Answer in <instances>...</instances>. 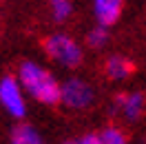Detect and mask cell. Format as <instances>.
I'll list each match as a JSON object with an SVG mask.
<instances>
[{"mask_svg": "<svg viewBox=\"0 0 146 144\" xmlns=\"http://www.w3.org/2000/svg\"><path fill=\"white\" fill-rule=\"evenodd\" d=\"M100 135H102V144H128L126 133L119 126H106Z\"/></svg>", "mask_w": 146, "mask_h": 144, "instance_id": "11", "label": "cell"}, {"mask_svg": "<svg viewBox=\"0 0 146 144\" xmlns=\"http://www.w3.org/2000/svg\"><path fill=\"white\" fill-rule=\"evenodd\" d=\"M49 11L55 22H66L73 16V2L71 0H49Z\"/></svg>", "mask_w": 146, "mask_h": 144, "instance_id": "9", "label": "cell"}, {"mask_svg": "<svg viewBox=\"0 0 146 144\" xmlns=\"http://www.w3.org/2000/svg\"><path fill=\"white\" fill-rule=\"evenodd\" d=\"M71 144H102V135L100 133H84L80 137H75Z\"/></svg>", "mask_w": 146, "mask_h": 144, "instance_id": "12", "label": "cell"}, {"mask_svg": "<svg viewBox=\"0 0 146 144\" xmlns=\"http://www.w3.org/2000/svg\"><path fill=\"white\" fill-rule=\"evenodd\" d=\"M124 9V0H91V11L95 22L113 27L122 16Z\"/></svg>", "mask_w": 146, "mask_h": 144, "instance_id": "6", "label": "cell"}, {"mask_svg": "<svg viewBox=\"0 0 146 144\" xmlns=\"http://www.w3.org/2000/svg\"><path fill=\"white\" fill-rule=\"evenodd\" d=\"M146 107V100L139 91H126V93H119L115 98V111L124 117L126 122H135L142 117Z\"/></svg>", "mask_w": 146, "mask_h": 144, "instance_id": "5", "label": "cell"}, {"mask_svg": "<svg viewBox=\"0 0 146 144\" xmlns=\"http://www.w3.org/2000/svg\"><path fill=\"white\" fill-rule=\"evenodd\" d=\"M106 42H109V27L95 22V27L86 33V47H91V49H102V47H106Z\"/></svg>", "mask_w": 146, "mask_h": 144, "instance_id": "10", "label": "cell"}, {"mask_svg": "<svg viewBox=\"0 0 146 144\" xmlns=\"http://www.w3.org/2000/svg\"><path fill=\"white\" fill-rule=\"evenodd\" d=\"M131 71H133V64H131V60L124 58V55H111L109 60L104 62V73H106L109 80L122 82L131 75Z\"/></svg>", "mask_w": 146, "mask_h": 144, "instance_id": "8", "label": "cell"}, {"mask_svg": "<svg viewBox=\"0 0 146 144\" xmlns=\"http://www.w3.org/2000/svg\"><path fill=\"white\" fill-rule=\"evenodd\" d=\"M95 100V91L86 80L82 78H69L62 82V95H60V104H64L71 111H84L89 109Z\"/></svg>", "mask_w": 146, "mask_h": 144, "instance_id": "4", "label": "cell"}, {"mask_svg": "<svg viewBox=\"0 0 146 144\" xmlns=\"http://www.w3.org/2000/svg\"><path fill=\"white\" fill-rule=\"evenodd\" d=\"M18 80L31 100H36L44 107L60 104L62 84L55 80V75L46 67L33 62V60H25L18 67Z\"/></svg>", "mask_w": 146, "mask_h": 144, "instance_id": "1", "label": "cell"}, {"mask_svg": "<svg viewBox=\"0 0 146 144\" xmlns=\"http://www.w3.org/2000/svg\"><path fill=\"white\" fill-rule=\"evenodd\" d=\"M66 144H71V142H66Z\"/></svg>", "mask_w": 146, "mask_h": 144, "instance_id": "13", "label": "cell"}, {"mask_svg": "<svg viewBox=\"0 0 146 144\" xmlns=\"http://www.w3.org/2000/svg\"><path fill=\"white\" fill-rule=\"evenodd\" d=\"M42 49H44L46 58L62 69H75L82 64V47L69 33L58 31V33L46 36V40L42 42Z\"/></svg>", "mask_w": 146, "mask_h": 144, "instance_id": "2", "label": "cell"}, {"mask_svg": "<svg viewBox=\"0 0 146 144\" xmlns=\"http://www.w3.org/2000/svg\"><path fill=\"white\" fill-rule=\"evenodd\" d=\"M27 91L22 89L18 75H5L0 80V109L13 120H22L27 115Z\"/></svg>", "mask_w": 146, "mask_h": 144, "instance_id": "3", "label": "cell"}, {"mask_svg": "<svg viewBox=\"0 0 146 144\" xmlns=\"http://www.w3.org/2000/svg\"><path fill=\"white\" fill-rule=\"evenodd\" d=\"M9 144H44V137L40 135V131L33 124L20 122V124H16L11 129Z\"/></svg>", "mask_w": 146, "mask_h": 144, "instance_id": "7", "label": "cell"}]
</instances>
